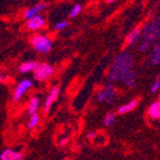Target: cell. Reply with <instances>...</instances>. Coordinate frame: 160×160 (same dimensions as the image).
<instances>
[{
	"label": "cell",
	"instance_id": "obj_12",
	"mask_svg": "<svg viewBox=\"0 0 160 160\" xmlns=\"http://www.w3.org/2000/svg\"><path fill=\"white\" fill-rule=\"evenodd\" d=\"M141 40V28H133L126 37V45L127 46H133L138 45V43Z\"/></svg>",
	"mask_w": 160,
	"mask_h": 160
},
{
	"label": "cell",
	"instance_id": "obj_17",
	"mask_svg": "<svg viewBox=\"0 0 160 160\" xmlns=\"http://www.w3.org/2000/svg\"><path fill=\"white\" fill-rule=\"evenodd\" d=\"M39 122H40V115L38 114V113L30 115L29 120L27 122V129H28V130H34V129H36L38 127Z\"/></svg>",
	"mask_w": 160,
	"mask_h": 160
},
{
	"label": "cell",
	"instance_id": "obj_19",
	"mask_svg": "<svg viewBox=\"0 0 160 160\" xmlns=\"http://www.w3.org/2000/svg\"><path fill=\"white\" fill-rule=\"evenodd\" d=\"M82 10H83V6L81 5V3H76V5H74L72 8H71L68 17L69 18H76V17H78V15L82 12Z\"/></svg>",
	"mask_w": 160,
	"mask_h": 160
},
{
	"label": "cell",
	"instance_id": "obj_13",
	"mask_svg": "<svg viewBox=\"0 0 160 160\" xmlns=\"http://www.w3.org/2000/svg\"><path fill=\"white\" fill-rule=\"evenodd\" d=\"M40 108V99L39 96L37 95H34L32 96L27 103V113L29 115H32V114H36L38 113V110Z\"/></svg>",
	"mask_w": 160,
	"mask_h": 160
},
{
	"label": "cell",
	"instance_id": "obj_3",
	"mask_svg": "<svg viewBox=\"0 0 160 160\" xmlns=\"http://www.w3.org/2000/svg\"><path fill=\"white\" fill-rule=\"evenodd\" d=\"M30 45L35 52L46 55L53 49V40L46 34H36L30 39Z\"/></svg>",
	"mask_w": 160,
	"mask_h": 160
},
{
	"label": "cell",
	"instance_id": "obj_9",
	"mask_svg": "<svg viewBox=\"0 0 160 160\" xmlns=\"http://www.w3.org/2000/svg\"><path fill=\"white\" fill-rule=\"evenodd\" d=\"M25 156L22 151L12 148H7L0 152V160H24Z\"/></svg>",
	"mask_w": 160,
	"mask_h": 160
},
{
	"label": "cell",
	"instance_id": "obj_14",
	"mask_svg": "<svg viewBox=\"0 0 160 160\" xmlns=\"http://www.w3.org/2000/svg\"><path fill=\"white\" fill-rule=\"evenodd\" d=\"M138 103H139V101L137 99L130 100L129 102H127V103L122 104V105H120V107L118 108L117 113L119 115L127 114V113L131 112V111H133V110L136 109L137 107H138Z\"/></svg>",
	"mask_w": 160,
	"mask_h": 160
},
{
	"label": "cell",
	"instance_id": "obj_27",
	"mask_svg": "<svg viewBox=\"0 0 160 160\" xmlns=\"http://www.w3.org/2000/svg\"><path fill=\"white\" fill-rule=\"evenodd\" d=\"M159 103H160V101H159Z\"/></svg>",
	"mask_w": 160,
	"mask_h": 160
},
{
	"label": "cell",
	"instance_id": "obj_23",
	"mask_svg": "<svg viewBox=\"0 0 160 160\" xmlns=\"http://www.w3.org/2000/svg\"><path fill=\"white\" fill-rule=\"evenodd\" d=\"M67 140H68L67 138H62L61 140H59V146H65V144L67 143Z\"/></svg>",
	"mask_w": 160,
	"mask_h": 160
},
{
	"label": "cell",
	"instance_id": "obj_16",
	"mask_svg": "<svg viewBox=\"0 0 160 160\" xmlns=\"http://www.w3.org/2000/svg\"><path fill=\"white\" fill-rule=\"evenodd\" d=\"M148 117L152 120H159L160 119V103L159 101L152 102L148 108Z\"/></svg>",
	"mask_w": 160,
	"mask_h": 160
},
{
	"label": "cell",
	"instance_id": "obj_8",
	"mask_svg": "<svg viewBox=\"0 0 160 160\" xmlns=\"http://www.w3.org/2000/svg\"><path fill=\"white\" fill-rule=\"evenodd\" d=\"M46 26V18L43 15H38L26 20V28L30 32H38Z\"/></svg>",
	"mask_w": 160,
	"mask_h": 160
},
{
	"label": "cell",
	"instance_id": "obj_21",
	"mask_svg": "<svg viewBox=\"0 0 160 160\" xmlns=\"http://www.w3.org/2000/svg\"><path fill=\"white\" fill-rule=\"evenodd\" d=\"M160 91V76L155 78V81L152 82L151 88H150V92L151 93H157V92Z\"/></svg>",
	"mask_w": 160,
	"mask_h": 160
},
{
	"label": "cell",
	"instance_id": "obj_4",
	"mask_svg": "<svg viewBox=\"0 0 160 160\" xmlns=\"http://www.w3.org/2000/svg\"><path fill=\"white\" fill-rule=\"evenodd\" d=\"M119 92H118L117 86L113 83H108L105 85H103L101 88L98 94H96V101L102 104H108L111 105L113 104L118 99Z\"/></svg>",
	"mask_w": 160,
	"mask_h": 160
},
{
	"label": "cell",
	"instance_id": "obj_15",
	"mask_svg": "<svg viewBox=\"0 0 160 160\" xmlns=\"http://www.w3.org/2000/svg\"><path fill=\"white\" fill-rule=\"evenodd\" d=\"M37 62L35 61H27L24 62L18 66V72L20 74H28V73H32L37 66Z\"/></svg>",
	"mask_w": 160,
	"mask_h": 160
},
{
	"label": "cell",
	"instance_id": "obj_1",
	"mask_svg": "<svg viewBox=\"0 0 160 160\" xmlns=\"http://www.w3.org/2000/svg\"><path fill=\"white\" fill-rule=\"evenodd\" d=\"M136 56L128 49L121 52L113 58L108 73L110 83H120L129 88H134L138 83V73L134 69Z\"/></svg>",
	"mask_w": 160,
	"mask_h": 160
},
{
	"label": "cell",
	"instance_id": "obj_24",
	"mask_svg": "<svg viewBox=\"0 0 160 160\" xmlns=\"http://www.w3.org/2000/svg\"><path fill=\"white\" fill-rule=\"evenodd\" d=\"M94 137H95V132H90V134H88V139H93Z\"/></svg>",
	"mask_w": 160,
	"mask_h": 160
},
{
	"label": "cell",
	"instance_id": "obj_26",
	"mask_svg": "<svg viewBox=\"0 0 160 160\" xmlns=\"http://www.w3.org/2000/svg\"><path fill=\"white\" fill-rule=\"evenodd\" d=\"M159 5H160V0H159Z\"/></svg>",
	"mask_w": 160,
	"mask_h": 160
},
{
	"label": "cell",
	"instance_id": "obj_22",
	"mask_svg": "<svg viewBox=\"0 0 160 160\" xmlns=\"http://www.w3.org/2000/svg\"><path fill=\"white\" fill-rule=\"evenodd\" d=\"M7 81V75L5 73L0 72V82H6Z\"/></svg>",
	"mask_w": 160,
	"mask_h": 160
},
{
	"label": "cell",
	"instance_id": "obj_18",
	"mask_svg": "<svg viewBox=\"0 0 160 160\" xmlns=\"http://www.w3.org/2000/svg\"><path fill=\"white\" fill-rule=\"evenodd\" d=\"M117 121V113L108 112L103 118V124L105 127H112Z\"/></svg>",
	"mask_w": 160,
	"mask_h": 160
},
{
	"label": "cell",
	"instance_id": "obj_6",
	"mask_svg": "<svg viewBox=\"0 0 160 160\" xmlns=\"http://www.w3.org/2000/svg\"><path fill=\"white\" fill-rule=\"evenodd\" d=\"M34 86V81L30 78H22L16 84L12 92V101L19 102Z\"/></svg>",
	"mask_w": 160,
	"mask_h": 160
},
{
	"label": "cell",
	"instance_id": "obj_7",
	"mask_svg": "<svg viewBox=\"0 0 160 160\" xmlns=\"http://www.w3.org/2000/svg\"><path fill=\"white\" fill-rule=\"evenodd\" d=\"M59 88L57 85H54L51 88V90L48 91V93L46 94V98L44 100V107H43V110L44 112H48L49 110L52 109V107L54 105V103L57 101L59 96Z\"/></svg>",
	"mask_w": 160,
	"mask_h": 160
},
{
	"label": "cell",
	"instance_id": "obj_10",
	"mask_svg": "<svg viewBox=\"0 0 160 160\" xmlns=\"http://www.w3.org/2000/svg\"><path fill=\"white\" fill-rule=\"evenodd\" d=\"M46 9V3L44 2H38L36 5L32 6L29 8H27L24 12V18L26 19H30L35 16H38V15H42L44 10Z\"/></svg>",
	"mask_w": 160,
	"mask_h": 160
},
{
	"label": "cell",
	"instance_id": "obj_25",
	"mask_svg": "<svg viewBox=\"0 0 160 160\" xmlns=\"http://www.w3.org/2000/svg\"><path fill=\"white\" fill-rule=\"evenodd\" d=\"M117 0H105V2L107 3H113V2H115Z\"/></svg>",
	"mask_w": 160,
	"mask_h": 160
},
{
	"label": "cell",
	"instance_id": "obj_11",
	"mask_svg": "<svg viewBox=\"0 0 160 160\" xmlns=\"http://www.w3.org/2000/svg\"><path fill=\"white\" fill-rule=\"evenodd\" d=\"M149 53V57H148V63L150 66L156 67L160 65V45L156 44L151 47Z\"/></svg>",
	"mask_w": 160,
	"mask_h": 160
},
{
	"label": "cell",
	"instance_id": "obj_2",
	"mask_svg": "<svg viewBox=\"0 0 160 160\" xmlns=\"http://www.w3.org/2000/svg\"><path fill=\"white\" fill-rule=\"evenodd\" d=\"M160 39V18L152 17L141 28V40L138 43V51L140 53H147L151 47L158 44Z\"/></svg>",
	"mask_w": 160,
	"mask_h": 160
},
{
	"label": "cell",
	"instance_id": "obj_20",
	"mask_svg": "<svg viewBox=\"0 0 160 160\" xmlns=\"http://www.w3.org/2000/svg\"><path fill=\"white\" fill-rule=\"evenodd\" d=\"M68 26L69 24L67 20H61V22H57L56 24L54 25V29L56 30V32H62V30L66 29Z\"/></svg>",
	"mask_w": 160,
	"mask_h": 160
},
{
	"label": "cell",
	"instance_id": "obj_5",
	"mask_svg": "<svg viewBox=\"0 0 160 160\" xmlns=\"http://www.w3.org/2000/svg\"><path fill=\"white\" fill-rule=\"evenodd\" d=\"M55 74V67L48 63H38L35 71L32 72L34 78L37 82L44 83L51 80Z\"/></svg>",
	"mask_w": 160,
	"mask_h": 160
},
{
	"label": "cell",
	"instance_id": "obj_28",
	"mask_svg": "<svg viewBox=\"0 0 160 160\" xmlns=\"http://www.w3.org/2000/svg\"><path fill=\"white\" fill-rule=\"evenodd\" d=\"M65 160H67V159H65Z\"/></svg>",
	"mask_w": 160,
	"mask_h": 160
}]
</instances>
